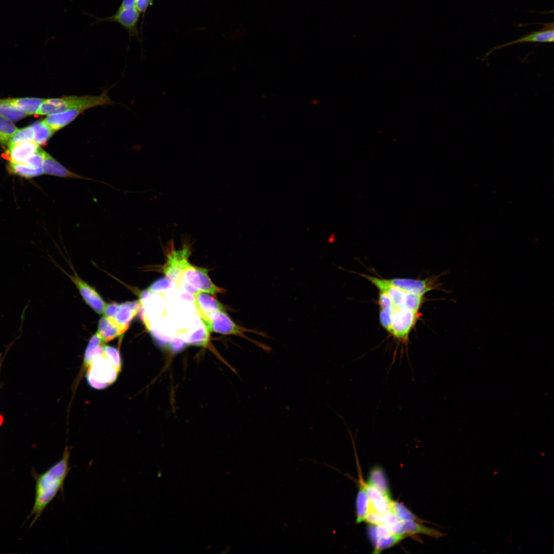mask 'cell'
<instances>
[{
	"label": "cell",
	"mask_w": 554,
	"mask_h": 554,
	"mask_svg": "<svg viewBox=\"0 0 554 554\" xmlns=\"http://www.w3.org/2000/svg\"><path fill=\"white\" fill-rule=\"evenodd\" d=\"M104 343L96 332L90 340L84 355L87 382L96 389H104L113 383L122 367L118 350Z\"/></svg>",
	"instance_id": "6da1fadb"
},
{
	"label": "cell",
	"mask_w": 554,
	"mask_h": 554,
	"mask_svg": "<svg viewBox=\"0 0 554 554\" xmlns=\"http://www.w3.org/2000/svg\"><path fill=\"white\" fill-rule=\"evenodd\" d=\"M70 457L69 448L67 446L61 460L38 478L34 507L36 514H39L58 492L63 489L65 480L71 469Z\"/></svg>",
	"instance_id": "7a4b0ae2"
},
{
	"label": "cell",
	"mask_w": 554,
	"mask_h": 554,
	"mask_svg": "<svg viewBox=\"0 0 554 554\" xmlns=\"http://www.w3.org/2000/svg\"><path fill=\"white\" fill-rule=\"evenodd\" d=\"M114 104L106 91L99 95H69L45 99L36 114L50 115L69 110L87 109Z\"/></svg>",
	"instance_id": "3957f363"
},
{
	"label": "cell",
	"mask_w": 554,
	"mask_h": 554,
	"mask_svg": "<svg viewBox=\"0 0 554 554\" xmlns=\"http://www.w3.org/2000/svg\"><path fill=\"white\" fill-rule=\"evenodd\" d=\"M360 274L374 285L379 291L385 293L397 308L418 312L423 303V296L403 291L386 283L384 279L365 274Z\"/></svg>",
	"instance_id": "277c9868"
},
{
	"label": "cell",
	"mask_w": 554,
	"mask_h": 554,
	"mask_svg": "<svg viewBox=\"0 0 554 554\" xmlns=\"http://www.w3.org/2000/svg\"><path fill=\"white\" fill-rule=\"evenodd\" d=\"M418 312L398 308L391 314L389 333L399 342L407 345L409 333L418 320Z\"/></svg>",
	"instance_id": "5b68a950"
},
{
	"label": "cell",
	"mask_w": 554,
	"mask_h": 554,
	"mask_svg": "<svg viewBox=\"0 0 554 554\" xmlns=\"http://www.w3.org/2000/svg\"><path fill=\"white\" fill-rule=\"evenodd\" d=\"M140 15V14L136 6H133L126 7L119 6L114 14L107 17L100 18L95 16H92L95 19V22L93 24H99L104 22L119 24L127 31L130 39L133 36L138 37L139 32L137 26Z\"/></svg>",
	"instance_id": "8992f818"
},
{
	"label": "cell",
	"mask_w": 554,
	"mask_h": 554,
	"mask_svg": "<svg viewBox=\"0 0 554 554\" xmlns=\"http://www.w3.org/2000/svg\"><path fill=\"white\" fill-rule=\"evenodd\" d=\"M171 251L167 253V259L163 268L166 276L176 283L185 269L190 264L188 258L190 254L189 247L184 244L181 249L175 250L173 241L171 242Z\"/></svg>",
	"instance_id": "52a82bcc"
},
{
	"label": "cell",
	"mask_w": 554,
	"mask_h": 554,
	"mask_svg": "<svg viewBox=\"0 0 554 554\" xmlns=\"http://www.w3.org/2000/svg\"><path fill=\"white\" fill-rule=\"evenodd\" d=\"M140 308L139 301L126 302L122 304L113 303L106 304L103 313L105 316L113 318L120 325L129 327L130 323Z\"/></svg>",
	"instance_id": "ba28073f"
},
{
	"label": "cell",
	"mask_w": 554,
	"mask_h": 554,
	"mask_svg": "<svg viewBox=\"0 0 554 554\" xmlns=\"http://www.w3.org/2000/svg\"><path fill=\"white\" fill-rule=\"evenodd\" d=\"M554 40L553 23H546L544 24L542 29L539 31H533L521 37L502 44L493 47L483 57V60H485L491 53L495 51L501 50L508 46L518 44L527 43H552Z\"/></svg>",
	"instance_id": "9c48e42d"
},
{
	"label": "cell",
	"mask_w": 554,
	"mask_h": 554,
	"mask_svg": "<svg viewBox=\"0 0 554 554\" xmlns=\"http://www.w3.org/2000/svg\"><path fill=\"white\" fill-rule=\"evenodd\" d=\"M193 296V303L197 312L207 327L217 312L225 311L223 305L211 295L200 291Z\"/></svg>",
	"instance_id": "30bf717a"
},
{
	"label": "cell",
	"mask_w": 554,
	"mask_h": 554,
	"mask_svg": "<svg viewBox=\"0 0 554 554\" xmlns=\"http://www.w3.org/2000/svg\"><path fill=\"white\" fill-rule=\"evenodd\" d=\"M386 283L406 292L423 296L428 291L436 288L431 280H416L407 278L384 279Z\"/></svg>",
	"instance_id": "8fae6325"
},
{
	"label": "cell",
	"mask_w": 554,
	"mask_h": 554,
	"mask_svg": "<svg viewBox=\"0 0 554 554\" xmlns=\"http://www.w3.org/2000/svg\"><path fill=\"white\" fill-rule=\"evenodd\" d=\"M70 277L86 303L97 313H103L106 304L97 292L77 275Z\"/></svg>",
	"instance_id": "7c38bea8"
},
{
	"label": "cell",
	"mask_w": 554,
	"mask_h": 554,
	"mask_svg": "<svg viewBox=\"0 0 554 554\" xmlns=\"http://www.w3.org/2000/svg\"><path fill=\"white\" fill-rule=\"evenodd\" d=\"M43 155L44 174L67 179L91 180L71 171L44 150Z\"/></svg>",
	"instance_id": "4fadbf2b"
},
{
	"label": "cell",
	"mask_w": 554,
	"mask_h": 554,
	"mask_svg": "<svg viewBox=\"0 0 554 554\" xmlns=\"http://www.w3.org/2000/svg\"><path fill=\"white\" fill-rule=\"evenodd\" d=\"M39 147L34 141L23 142L8 146L6 155L9 161L22 163L36 152Z\"/></svg>",
	"instance_id": "5bb4252c"
},
{
	"label": "cell",
	"mask_w": 554,
	"mask_h": 554,
	"mask_svg": "<svg viewBox=\"0 0 554 554\" xmlns=\"http://www.w3.org/2000/svg\"><path fill=\"white\" fill-rule=\"evenodd\" d=\"M128 328L120 325L113 318L104 315L99 321L96 332L105 343L122 335Z\"/></svg>",
	"instance_id": "9a60e30c"
},
{
	"label": "cell",
	"mask_w": 554,
	"mask_h": 554,
	"mask_svg": "<svg viewBox=\"0 0 554 554\" xmlns=\"http://www.w3.org/2000/svg\"><path fill=\"white\" fill-rule=\"evenodd\" d=\"M83 111L78 109L67 110L48 115L44 121L56 132L72 122Z\"/></svg>",
	"instance_id": "2e32d148"
},
{
	"label": "cell",
	"mask_w": 554,
	"mask_h": 554,
	"mask_svg": "<svg viewBox=\"0 0 554 554\" xmlns=\"http://www.w3.org/2000/svg\"><path fill=\"white\" fill-rule=\"evenodd\" d=\"M361 475H359V490L356 499V523L364 521L369 511V501Z\"/></svg>",
	"instance_id": "e0dca14e"
},
{
	"label": "cell",
	"mask_w": 554,
	"mask_h": 554,
	"mask_svg": "<svg viewBox=\"0 0 554 554\" xmlns=\"http://www.w3.org/2000/svg\"><path fill=\"white\" fill-rule=\"evenodd\" d=\"M401 523L403 533L406 536L421 533L434 538H439L444 536V533L440 531L424 526L414 521H401Z\"/></svg>",
	"instance_id": "ac0fdd59"
},
{
	"label": "cell",
	"mask_w": 554,
	"mask_h": 554,
	"mask_svg": "<svg viewBox=\"0 0 554 554\" xmlns=\"http://www.w3.org/2000/svg\"><path fill=\"white\" fill-rule=\"evenodd\" d=\"M386 497H390L388 483L383 469L375 466L370 472L368 483Z\"/></svg>",
	"instance_id": "d6986e66"
},
{
	"label": "cell",
	"mask_w": 554,
	"mask_h": 554,
	"mask_svg": "<svg viewBox=\"0 0 554 554\" xmlns=\"http://www.w3.org/2000/svg\"><path fill=\"white\" fill-rule=\"evenodd\" d=\"M8 172L26 179H30L44 174L43 167L35 168L24 163H17L9 161L7 164Z\"/></svg>",
	"instance_id": "ffe728a7"
},
{
	"label": "cell",
	"mask_w": 554,
	"mask_h": 554,
	"mask_svg": "<svg viewBox=\"0 0 554 554\" xmlns=\"http://www.w3.org/2000/svg\"><path fill=\"white\" fill-rule=\"evenodd\" d=\"M11 103L18 109L27 115L36 114L45 99L36 97L9 98Z\"/></svg>",
	"instance_id": "44dd1931"
},
{
	"label": "cell",
	"mask_w": 554,
	"mask_h": 554,
	"mask_svg": "<svg viewBox=\"0 0 554 554\" xmlns=\"http://www.w3.org/2000/svg\"><path fill=\"white\" fill-rule=\"evenodd\" d=\"M30 126L34 132L33 141L38 145H45L55 132L44 120L36 121Z\"/></svg>",
	"instance_id": "7402d4cb"
},
{
	"label": "cell",
	"mask_w": 554,
	"mask_h": 554,
	"mask_svg": "<svg viewBox=\"0 0 554 554\" xmlns=\"http://www.w3.org/2000/svg\"><path fill=\"white\" fill-rule=\"evenodd\" d=\"M210 333L207 325L201 320L200 327L187 337V343L188 345L206 347L210 341Z\"/></svg>",
	"instance_id": "603a6c76"
},
{
	"label": "cell",
	"mask_w": 554,
	"mask_h": 554,
	"mask_svg": "<svg viewBox=\"0 0 554 554\" xmlns=\"http://www.w3.org/2000/svg\"><path fill=\"white\" fill-rule=\"evenodd\" d=\"M0 115L11 121H17L28 115L16 108L9 98L0 100Z\"/></svg>",
	"instance_id": "cb8c5ba5"
},
{
	"label": "cell",
	"mask_w": 554,
	"mask_h": 554,
	"mask_svg": "<svg viewBox=\"0 0 554 554\" xmlns=\"http://www.w3.org/2000/svg\"><path fill=\"white\" fill-rule=\"evenodd\" d=\"M18 130L10 120L0 115V144L7 147L16 132Z\"/></svg>",
	"instance_id": "d4e9b609"
},
{
	"label": "cell",
	"mask_w": 554,
	"mask_h": 554,
	"mask_svg": "<svg viewBox=\"0 0 554 554\" xmlns=\"http://www.w3.org/2000/svg\"><path fill=\"white\" fill-rule=\"evenodd\" d=\"M198 270L200 277V289L201 292L215 294L224 291L223 289L217 287L211 281L208 274V270L198 267Z\"/></svg>",
	"instance_id": "484cf974"
},
{
	"label": "cell",
	"mask_w": 554,
	"mask_h": 554,
	"mask_svg": "<svg viewBox=\"0 0 554 554\" xmlns=\"http://www.w3.org/2000/svg\"><path fill=\"white\" fill-rule=\"evenodd\" d=\"M390 507L391 511L395 515L398 519L402 521H417L420 520L405 506L399 502L390 500Z\"/></svg>",
	"instance_id": "4316f807"
},
{
	"label": "cell",
	"mask_w": 554,
	"mask_h": 554,
	"mask_svg": "<svg viewBox=\"0 0 554 554\" xmlns=\"http://www.w3.org/2000/svg\"><path fill=\"white\" fill-rule=\"evenodd\" d=\"M406 536H407L403 535H395L392 533L380 539L374 545V553H380L382 550L395 545Z\"/></svg>",
	"instance_id": "83f0119b"
},
{
	"label": "cell",
	"mask_w": 554,
	"mask_h": 554,
	"mask_svg": "<svg viewBox=\"0 0 554 554\" xmlns=\"http://www.w3.org/2000/svg\"><path fill=\"white\" fill-rule=\"evenodd\" d=\"M34 132L31 126L24 127L16 132L11 138L7 147L16 144L33 141Z\"/></svg>",
	"instance_id": "f1b7e54d"
},
{
	"label": "cell",
	"mask_w": 554,
	"mask_h": 554,
	"mask_svg": "<svg viewBox=\"0 0 554 554\" xmlns=\"http://www.w3.org/2000/svg\"><path fill=\"white\" fill-rule=\"evenodd\" d=\"M173 281L167 276L158 279L153 282L147 289L153 293H160L168 291L173 285Z\"/></svg>",
	"instance_id": "f546056e"
},
{
	"label": "cell",
	"mask_w": 554,
	"mask_h": 554,
	"mask_svg": "<svg viewBox=\"0 0 554 554\" xmlns=\"http://www.w3.org/2000/svg\"><path fill=\"white\" fill-rule=\"evenodd\" d=\"M378 303L380 310L388 312L391 314L398 308L393 304L389 297L383 292H379Z\"/></svg>",
	"instance_id": "4dcf8cb0"
},
{
	"label": "cell",
	"mask_w": 554,
	"mask_h": 554,
	"mask_svg": "<svg viewBox=\"0 0 554 554\" xmlns=\"http://www.w3.org/2000/svg\"><path fill=\"white\" fill-rule=\"evenodd\" d=\"M153 0H136V6L140 14L142 16V21L141 22V26L143 25V20L145 15V13L147 10V8L151 5Z\"/></svg>",
	"instance_id": "1f68e13d"
},
{
	"label": "cell",
	"mask_w": 554,
	"mask_h": 554,
	"mask_svg": "<svg viewBox=\"0 0 554 554\" xmlns=\"http://www.w3.org/2000/svg\"><path fill=\"white\" fill-rule=\"evenodd\" d=\"M390 313L380 310L379 318L381 324L388 333L390 329Z\"/></svg>",
	"instance_id": "d6a6232c"
},
{
	"label": "cell",
	"mask_w": 554,
	"mask_h": 554,
	"mask_svg": "<svg viewBox=\"0 0 554 554\" xmlns=\"http://www.w3.org/2000/svg\"><path fill=\"white\" fill-rule=\"evenodd\" d=\"M2 421H3V418L1 416H0V425L2 422Z\"/></svg>",
	"instance_id": "836d02e7"
}]
</instances>
